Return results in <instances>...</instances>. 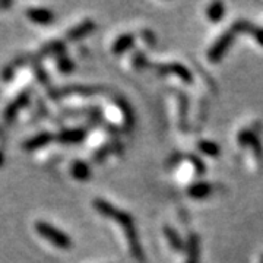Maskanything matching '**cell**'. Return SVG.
<instances>
[{
    "label": "cell",
    "mask_w": 263,
    "mask_h": 263,
    "mask_svg": "<svg viewBox=\"0 0 263 263\" xmlns=\"http://www.w3.org/2000/svg\"><path fill=\"white\" fill-rule=\"evenodd\" d=\"M91 206L97 215L101 216L104 221H107L113 227L120 243L123 245L122 247L124 249V252L129 254L132 260H135L136 263H145L146 259H145V253L142 249L133 216L124 209L117 208L103 197H95Z\"/></svg>",
    "instance_id": "cell-1"
},
{
    "label": "cell",
    "mask_w": 263,
    "mask_h": 263,
    "mask_svg": "<svg viewBox=\"0 0 263 263\" xmlns=\"http://www.w3.org/2000/svg\"><path fill=\"white\" fill-rule=\"evenodd\" d=\"M98 117L104 126L113 132H129L133 127L135 117L130 105L119 95H104L98 105Z\"/></svg>",
    "instance_id": "cell-2"
},
{
    "label": "cell",
    "mask_w": 263,
    "mask_h": 263,
    "mask_svg": "<svg viewBox=\"0 0 263 263\" xmlns=\"http://www.w3.org/2000/svg\"><path fill=\"white\" fill-rule=\"evenodd\" d=\"M32 230L38 238H41L44 243H47L51 249L59 252H67L73 247V241L67 233L57 228L56 226L50 224L44 219H35L32 224Z\"/></svg>",
    "instance_id": "cell-3"
},
{
    "label": "cell",
    "mask_w": 263,
    "mask_h": 263,
    "mask_svg": "<svg viewBox=\"0 0 263 263\" xmlns=\"http://www.w3.org/2000/svg\"><path fill=\"white\" fill-rule=\"evenodd\" d=\"M37 63H40L41 69L44 70V73L48 76L50 81L53 78H65L72 75L76 69V60L69 54V51L44 57Z\"/></svg>",
    "instance_id": "cell-4"
},
{
    "label": "cell",
    "mask_w": 263,
    "mask_h": 263,
    "mask_svg": "<svg viewBox=\"0 0 263 263\" xmlns=\"http://www.w3.org/2000/svg\"><path fill=\"white\" fill-rule=\"evenodd\" d=\"M237 145L246 151L245 160L249 165V168L257 171L262 167V146L259 143L257 135L254 130L243 129L237 135Z\"/></svg>",
    "instance_id": "cell-5"
},
{
    "label": "cell",
    "mask_w": 263,
    "mask_h": 263,
    "mask_svg": "<svg viewBox=\"0 0 263 263\" xmlns=\"http://www.w3.org/2000/svg\"><path fill=\"white\" fill-rule=\"evenodd\" d=\"M205 171L203 164L196 157H183L174 165V177L179 183L190 184L199 174Z\"/></svg>",
    "instance_id": "cell-6"
},
{
    "label": "cell",
    "mask_w": 263,
    "mask_h": 263,
    "mask_svg": "<svg viewBox=\"0 0 263 263\" xmlns=\"http://www.w3.org/2000/svg\"><path fill=\"white\" fill-rule=\"evenodd\" d=\"M97 28L94 19L85 18L79 22H76L73 25H70L69 28L60 35V38L65 41V44L69 47L70 44H79L84 38L89 37Z\"/></svg>",
    "instance_id": "cell-7"
},
{
    "label": "cell",
    "mask_w": 263,
    "mask_h": 263,
    "mask_svg": "<svg viewBox=\"0 0 263 263\" xmlns=\"http://www.w3.org/2000/svg\"><path fill=\"white\" fill-rule=\"evenodd\" d=\"M56 142V135H54V130L53 129H43V130L34 133L32 136H29L28 139L22 142L21 148L28 152V154H37L38 151L44 149L50 146L51 143Z\"/></svg>",
    "instance_id": "cell-8"
},
{
    "label": "cell",
    "mask_w": 263,
    "mask_h": 263,
    "mask_svg": "<svg viewBox=\"0 0 263 263\" xmlns=\"http://www.w3.org/2000/svg\"><path fill=\"white\" fill-rule=\"evenodd\" d=\"M65 173L66 176L75 183H86L88 180H91L92 167H91V162L82 158H72L66 162Z\"/></svg>",
    "instance_id": "cell-9"
},
{
    "label": "cell",
    "mask_w": 263,
    "mask_h": 263,
    "mask_svg": "<svg viewBox=\"0 0 263 263\" xmlns=\"http://www.w3.org/2000/svg\"><path fill=\"white\" fill-rule=\"evenodd\" d=\"M234 37L235 32L233 29L226 31V32L212 44V47L209 48V51H208V59H209L212 63H218V62L224 57V54L227 53V50L230 48V46L233 44Z\"/></svg>",
    "instance_id": "cell-10"
},
{
    "label": "cell",
    "mask_w": 263,
    "mask_h": 263,
    "mask_svg": "<svg viewBox=\"0 0 263 263\" xmlns=\"http://www.w3.org/2000/svg\"><path fill=\"white\" fill-rule=\"evenodd\" d=\"M24 16L28 22L34 24V25H38V27L50 25L56 19L54 12L44 8V6H29V8L24 10Z\"/></svg>",
    "instance_id": "cell-11"
},
{
    "label": "cell",
    "mask_w": 263,
    "mask_h": 263,
    "mask_svg": "<svg viewBox=\"0 0 263 263\" xmlns=\"http://www.w3.org/2000/svg\"><path fill=\"white\" fill-rule=\"evenodd\" d=\"M138 43V34H132V32H124L114 38L110 44V51L113 56H124L127 51H130L132 48L136 47Z\"/></svg>",
    "instance_id": "cell-12"
},
{
    "label": "cell",
    "mask_w": 263,
    "mask_h": 263,
    "mask_svg": "<svg viewBox=\"0 0 263 263\" xmlns=\"http://www.w3.org/2000/svg\"><path fill=\"white\" fill-rule=\"evenodd\" d=\"M123 65L129 70H141L143 67H146L148 60L143 51L135 47L123 56Z\"/></svg>",
    "instance_id": "cell-13"
},
{
    "label": "cell",
    "mask_w": 263,
    "mask_h": 263,
    "mask_svg": "<svg viewBox=\"0 0 263 263\" xmlns=\"http://www.w3.org/2000/svg\"><path fill=\"white\" fill-rule=\"evenodd\" d=\"M155 69H157V72L161 76H177V78H180L184 82H190L192 81L190 72H189L184 66L179 65V63H164V65L155 66Z\"/></svg>",
    "instance_id": "cell-14"
},
{
    "label": "cell",
    "mask_w": 263,
    "mask_h": 263,
    "mask_svg": "<svg viewBox=\"0 0 263 263\" xmlns=\"http://www.w3.org/2000/svg\"><path fill=\"white\" fill-rule=\"evenodd\" d=\"M186 252V262L184 263H199V240L196 235H190L187 243L184 246Z\"/></svg>",
    "instance_id": "cell-15"
},
{
    "label": "cell",
    "mask_w": 263,
    "mask_h": 263,
    "mask_svg": "<svg viewBox=\"0 0 263 263\" xmlns=\"http://www.w3.org/2000/svg\"><path fill=\"white\" fill-rule=\"evenodd\" d=\"M214 187L209 183H193L187 187V195L193 199H205L212 193Z\"/></svg>",
    "instance_id": "cell-16"
},
{
    "label": "cell",
    "mask_w": 263,
    "mask_h": 263,
    "mask_svg": "<svg viewBox=\"0 0 263 263\" xmlns=\"http://www.w3.org/2000/svg\"><path fill=\"white\" fill-rule=\"evenodd\" d=\"M164 237H165V240L168 241V245L171 246L173 250H184V245H183L180 235L177 234L173 228L165 227V228H164Z\"/></svg>",
    "instance_id": "cell-17"
},
{
    "label": "cell",
    "mask_w": 263,
    "mask_h": 263,
    "mask_svg": "<svg viewBox=\"0 0 263 263\" xmlns=\"http://www.w3.org/2000/svg\"><path fill=\"white\" fill-rule=\"evenodd\" d=\"M197 148H199V151H200L203 155H208V157H214V158H215V157L219 155V146L211 141H200Z\"/></svg>",
    "instance_id": "cell-18"
},
{
    "label": "cell",
    "mask_w": 263,
    "mask_h": 263,
    "mask_svg": "<svg viewBox=\"0 0 263 263\" xmlns=\"http://www.w3.org/2000/svg\"><path fill=\"white\" fill-rule=\"evenodd\" d=\"M206 15L208 18L211 19V21H219V19L222 18V15H224V5L222 3H212L206 10Z\"/></svg>",
    "instance_id": "cell-19"
},
{
    "label": "cell",
    "mask_w": 263,
    "mask_h": 263,
    "mask_svg": "<svg viewBox=\"0 0 263 263\" xmlns=\"http://www.w3.org/2000/svg\"><path fill=\"white\" fill-rule=\"evenodd\" d=\"M5 148H6V138H5V132L0 127V170L5 167V162H6Z\"/></svg>",
    "instance_id": "cell-20"
},
{
    "label": "cell",
    "mask_w": 263,
    "mask_h": 263,
    "mask_svg": "<svg viewBox=\"0 0 263 263\" xmlns=\"http://www.w3.org/2000/svg\"><path fill=\"white\" fill-rule=\"evenodd\" d=\"M260 263H263V254H262V256H260Z\"/></svg>",
    "instance_id": "cell-21"
}]
</instances>
